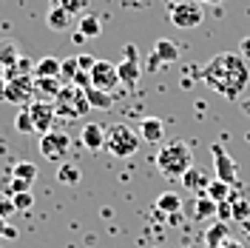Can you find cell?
Returning <instances> with one entry per match:
<instances>
[{
  "label": "cell",
  "mask_w": 250,
  "mask_h": 248,
  "mask_svg": "<svg viewBox=\"0 0 250 248\" xmlns=\"http://www.w3.org/2000/svg\"><path fill=\"white\" fill-rule=\"evenodd\" d=\"M68 149H71V137H68L65 131L51 128V131H46V134H40V154L46 157V160L60 163V160H65Z\"/></svg>",
  "instance_id": "obj_6"
},
{
  "label": "cell",
  "mask_w": 250,
  "mask_h": 248,
  "mask_svg": "<svg viewBox=\"0 0 250 248\" xmlns=\"http://www.w3.org/2000/svg\"><path fill=\"white\" fill-rule=\"evenodd\" d=\"M31 188V180H23V177H12L9 180V197H15V194H23V191H29Z\"/></svg>",
  "instance_id": "obj_32"
},
{
  "label": "cell",
  "mask_w": 250,
  "mask_h": 248,
  "mask_svg": "<svg viewBox=\"0 0 250 248\" xmlns=\"http://www.w3.org/2000/svg\"><path fill=\"white\" fill-rule=\"evenodd\" d=\"M12 69H15L17 74H34V63H31L29 57H23V54H20V60H17Z\"/></svg>",
  "instance_id": "obj_35"
},
{
  "label": "cell",
  "mask_w": 250,
  "mask_h": 248,
  "mask_svg": "<svg viewBox=\"0 0 250 248\" xmlns=\"http://www.w3.org/2000/svg\"><path fill=\"white\" fill-rule=\"evenodd\" d=\"M37 97L34 92V74H17L15 69L6 72V103L15 106H29Z\"/></svg>",
  "instance_id": "obj_5"
},
{
  "label": "cell",
  "mask_w": 250,
  "mask_h": 248,
  "mask_svg": "<svg viewBox=\"0 0 250 248\" xmlns=\"http://www.w3.org/2000/svg\"><path fill=\"white\" fill-rule=\"evenodd\" d=\"M54 6H62L68 15H85L88 0H54Z\"/></svg>",
  "instance_id": "obj_30"
},
{
  "label": "cell",
  "mask_w": 250,
  "mask_h": 248,
  "mask_svg": "<svg viewBox=\"0 0 250 248\" xmlns=\"http://www.w3.org/2000/svg\"><path fill=\"white\" fill-rule=\"evenodd\" d=\"M80 140H83V146H85L88 151H100V149H105V125L85 123L83 125V131H80Z\"/></svg>",
  "instance_id": "obj_12"
},
{
  "label": "cell",
  "mask_w": 250,
  "mask_h": 248,
  "mask_svg": "<svg viewBox=\"0 0 250 248\" xmlns=\"http://www.w3.org/2000/svg\"><path fill=\"white\" fill-rule=\"evenodd\" d=\"M230 208H233V220H242V223H245V220H250V202L242 200L236 191L230 194Z\"/></svg>",
  "instance_id": "obj_29"
},
{
  "label": "cell",
  "mask_w": 250,
  "mask_h": 248,
  "mask_svg": "<svg viewBox=\"0 0 250 248\" xmlns=\"http://www.w3.org/2000/svg\"><path fill=\"white\" fill-rule=\"evenodd\" d=\"M6 228H9V220L0 217V237H6Z\"/></svg>",
  "instance_id": "obj_44"
},
{
  "label": "cell",
  "mask_w": 250,
  "mask_h": 248,
  "mask_svg": "<svg viewBox=\"0 0 250 248\" xmlns=\"http://www.w3.org/2000/svg\"><path fill=\"white\" fill-rule=\"evenodd\" d=\"M123 54H125V60H140V51H137V46H134V43H125Z\"/></svg>",
  "instance_id": "obj_38"
},
{
  "label": "cell",
  "mask_w": 250,
  "mask_h": 248,
  "mask_svg": "<svg viewBox=\"0 0 250 248\" xmlns=\"http://www.w3.org/2000/svg\"><path fill=\"white\" fill-rule=\"evenodd\" d=\"M190 166H193V151H190V146H188L185 140L165 143L159 149V154H156V169H159V174L165 180H173V177L179 180Z\"/></svg>",
  "instance_id": "obj_2"
},
{
  "label": "cell",
  "mask_w": 250,
  "mask_h": 248,
  "mask_svg": "<svg viewBox=\"0 0 250 248\" xmlns=\"http://www.w3.org/2000/svg\"><path fill=\"white\" fill-rule=\"evenodd\" d=\"M242 228H245V231H248V237H250V220H245V223H242Z\"/></svg>",
  "instance_id": "obj_47"
},
{
  "label": "cell",
  "mask_w": 250,
  "mask_h": 248,
  "mask_svg": "<svg viewBox=\"0 0 250 248\" xmlns=\"http://www.w3.org/2000/svg\"><path fill=\"white\" fill-rule=\"evenodd\" d=\"M20 60V51L12 40H6V43H0V69H12L15 63Z\"/></svg>",
  "instance_id": "obj_26"
},
{
  "label": "cell",
  "mask_w": 250,
  "mask_h": 248,
  "mask_svg": "<svg viewBox=\"0 0 250 248\" xmlns=\"http://www.w3.org/2000/svg\"><path fill=\"white\" fill-rule=\"evenodd\" d=\"M228 231H230V228H228V223H222V220L213 223V225L208 228V234H205V246H208V248H219L225 240H228Z\"/></svg>",
  "instance_id": "obj_21"
},
{
  "label": "cell",
  "mask_w": 250,
  "mask_h": 248,
  "mask_svg": "<svg viewBox=\"0 0 250 248\" xmlns=\"http://www.w3.org/2000/svg\"><path fill=\"white\" fill-rule=\"evenodd\" d=\"M179 57V49L173 46L171 40H165V37H159L154 43V51L148 54V72H159L165 63H173Z\"/></svg>",
  "instance_id": "obj_11"
},
{
  "label": "cell",
  "mask_w": 250,
  "mask_h": 248,
  "mask_svg": "<svg viewBox=\"0 0 250 248\" xmlns=\"http://www.w3.org/2000/svg\"><path fill=\"white\" fill-rule=\"evenodd\" d=\"M205 194L210 197L213 202H225V200H230V194H233V186L230 183H222V180H210V186L205 188Z\"/></svg>",
  "instance_id": "obj_22"
},
{
  "label": "cell",
  "mask_w": 250,
  "mask_h": 248,
  "mask_svg": "<svg viewBox=\"0 0 250 248\" xmlns=\"http://www.w3.org/2000/svg\"><path fill=\"white\" fill-rule=\"evenodd\" d=\"M17 237V228L15 225H9V228H6V240H15Z\"/></svg>",
  "instance_id": "obj_43"
},
{
  "label": "cell",
  "mask_w": 250,
  "mask_h": 248,
  "mask_svg": "<svg viewBox=\"0 0 250 248\" xmlns=\"http://www.w3.org/2000/svg\"><path fill=\"white\" fill-rule=\"evenodd\" d=\"M239 54L248 60L250 57V37H242V43H239Z\"/></svg>",
  "instance_id": "obj_39"
},
{
  "label": "cell",
  "mask_w": 250,
  "mask_h": 248,
  "mask_svg": "<svg viewBox=\"0 0 250 248\" xmlns=\"http://www.w3.org/2000/svg\"><path fill=\"white\" fill-rule=\"evenodd\" d=\"M12 177H23V180H31V183H34V177H37V166H34V163H15Z\"/></svg>",
  "instance_id": "obj_31"
},
{
  "label": "cell",
  "mask_w": 250,
  "mask_h": 248,
  "mask_svg": "<svg viewBox=\"0 0 250 248\" xmlns=\"http://www.w3.org/2000/svg\"><path fill=\"white\" fill-rule=\"evenodd\" d=\"M85 97H88V106H91V109H111V106H114V97H111L108 92L94 89V86L85 89Z\"/></svg>",
  "instance_id": "obj_25"
},
{
  "label": "cell",
  "mask_w": 250,
  "mask_h": 248,
  "mask_svg": "<svg viewBox=\"0 0 250 248\" xmlns=\"http://www.w3.org/2000/svg\"><path fill=\"white\" fill-rule=\"evenodd\" d=\"M77 72H80L77 57H65V60H60V80L65 83V86H68V83H74Z\"/></svg>",
  "instance_id": "obj_28"
},
{
  "label": "cell",
  "mask_w": 250,
  "mask_h": 248,
  "mask_svg": "<svg viewBox=\"0 0 250 248\" xmlns=\"http://www.w3.org/2000/svg\"><path fill=\"white\" fill-rule=\"evenodd\" d=\"M0 103H6V74L0 72Z\"/></svg>",
  "instance_id": "obj_40"
},
{
  "label": "cell",
  "mask_w": 250,
  "mask_h": 248,
  "mask_svg": "<svg viewBox=\"0 0 250 248\" xmlns=\"http://www.w3.org/2000/svg\"><path fill=\"white\" fill-rule=\"evenodd\" d=\"M29 114H31V120H34L37 137L54 128V120H57V109H54V103H48V100H31L29 103Z\"/></svg>",
  "instance_id": "obj_9"
},
{
  "label": "cell",
  "mask_w": 250,
  "mask_h": 248,
  "mask_svg": "<svg viewBox=\"0 0 250 248\" xmlns=\"http://www.w3.org/2000/svg\"><path fill=\"white\" fill-rule=\"evenodd\" d=\"M77 31L85 34V40H88V37H100V34H103V20H100L97 15H80Z\"/></svg>",
  "instance_id": "obj_20"
},
{
  "label": "cell",
  "mask_w": 250,
  "mask_h": 248,
  "mask_svg": "<svg viewBox=\"0 0 250 248\" xmlns=\"http://www.w3.org/2000/svg\"><path fill=\"white\" fill-rule=\"evenodd\" d=\"M216 217L222 220V223H228V220L233 217V208H230V200L219 202V208H216Z\"/></svg>",
  "instance_id": "obj_36"
},
{
  "label": "cell",
  "mask_w": 250,
  "mask_h": 248,
  "mask_svg": "<svg viewBox=\"0 0 250 248\" xmlns=\"http://www.w3.org/2000/svg\"><path fill=\"white\" fill-rule=\"evenodd\" d=\"M140 137L145 140V143H162V137H165V123L159 120V117H145L140 125Z\"/></svg>",
  "instance_id": "obj_13"
},
{
  "label": "cell",
  "mask_w": 250,
  "mask_h": 248,
  "mask_svg": "<svg viewBox=\"0 0 250 248\" xmlns=\"http://www.w3.org/2000/svg\"><path fill=\"white\" fill-rule=\"evenodd\" d=\"M219 248H242V246H239V243H233V240L228 237V240H225V243H222V246H219Z\"/></svg>",
  "instance_id": "obj_42"
},
{
  "label": "cell",
  "mask_w": 250,
  "mask_h": 248,
  "mask_svg": "<svg viewBox=\"0 0 250 248\" xmlns=\"http://www.w3.org/2000/svg\"><path fill=\"white\" fill-rule=\"evenodd\" d=\"M117 72H120V83H125L128 89H137V83H140V60H123L117 63Z\"/></svg>",
  "instance_id": "obj_17"
},
{
  "label": "cell",
  "mask_w": 250,
  "mask_h": 248,
  "mask_svg": "<svg viewBox=\"0 0 250 248\" xmlns=\"http://www.w3.org/2000/svg\"><path fill=\"white\" fill-rule=\"evenodd\" d=\"M34 77H60V60L57 57H43L34 63Z\"/></svg>",
  "instance_id": "obj_24"
},
{
  "label": "cell",
  "mask_w": 250,
  "mask_h": 248,
  "mask_svg": "<svg viewBox=\"0 0 250 248\" xmlns=\"http://www.w3.org/2000/svg\"><path fill=\"white\" fill-rule=\"evenodd\" d=\"M179 183H182V186H185L188 191H205V188L210 186V177H208V174H205V171L199 169V166H196V169L190 166V169H188L185 174L179 177Z\"/></svg>",
  "instance_id": "obj_14"
},
{
  "label": "cell",
  "mask_w": 250,
  "mask_h": 248,
  "mask_svg": "<svg viewBox=\"0 0 250 248\" xmlns=\"http://www.w3.org/2000/svg\"><path fill=\"white\" fill-rule=\"evenodd\" d=\"M210 157H213V169H216L219 180H222V183H230V186H236V163H233V157L228 154L219 143H213V146H210Z\"/></svg>",
  "instance_id": "obj_10"
},
{
  "label": "cell",
  "mask_w": 250,
  "mask_h": 248,
  "mask_svg": "<svg viewBox=\"0 0 250 248\" xmlns=\"http://www.w3.org/2000/svg\"><path fill=\"white\" fill-rule=\"evenodd\" d=\"M15 211H17V205H15V200H12V197H0V217L9 220Z\"/></svg>",
  "instance_id": "obj_33"
},
{
  "label": "cell",
  "mask_w": 250,
  "mask_h": 248,
  "mask_svg": "<svg viewBox=\"0 0 250 248\" xmlns=\"http://www.w3.org/2000/svg\"><path fill=\"white\" fill-rule=\"evenodd\" d=\"M62 83L60 77H34V92L43 94V97H57L62 92Z\"/></svg>",
  "instance_id": "obj_19"
},
{
  "label": "cell",
  "mask_w": 250,
  "mask_h": 248,
  "mask_svg": "<svg viewBox=\"0 0 250 248\" xmlns=\"http://www.w3.org/2000/svg\"><path fill=\"white\" fill-rule=\"evenodd\" d=\"M196 3H210V6H219L222 0H196Z\"/></svg>",
  "instance_id": "obj_46"
},
{
  "label": "cell",
  "mask_w": 250,
  "mask_h": 248,
  "mask_svg": "<svg viewBox=\"0 0 250 248\" xmlns=\"http://www.w3.org/2000/svg\"><path fill=\"white\" fill-rule=\"evenodd\" d=\"M88 77H91L94 89L108 92V94L120 86V72H117V63H108V60H97V63H94V69L88 72Z\"/></svg>",
  "instance_id": "obj_8"
},
{
  "label": "cell",
  "mask_w": 250,
  "mask_h": 248,
  "mask_svg": "<svg viewBox=\"0 0 250 248\" xmlns=\"http://www.w3.org/2000/svg\"><path fill=\"white\" fill-rule=\"evenodd\" d=\"M199 77L213 89L216 94L228 97V100H239V94L248 89L250 80V69L242 54H233V51H222L213 60L199 72Z\"/></svg>",
  "instance_id": "obj_1"
},
{
  "label": "cell",
  "mask_w": 250,
  "mask_h": 248,
  "mask_svg": "<svg viewBox=\"0 0 250 248\" xmlns=\"http://www.w3.org/2000/svg\"><path fill=\"white\" fill-rule=\"evenodd\" d=\"M71 40H74V43H85V34H83V31H74V34H71Z\"/></svg>",
  "instance_id": "obj_41"
},
{
  "label": "cell",
  "mask_w": 250,
  "mask_h": 248,
  "mask_svg": "<svg viewBox=\"0 0 250 248\" xmlns=\"http://www.w3.org/2000/svg\"><path fill=\"white\" fill-rule=\"evenodd\" d=\"M168 17L176 29H196L202 23V9L196 0H182V3H173L168 9Z\"/></svg>",
  "instance_id": "obj_7"
},
{
  "label": "cell",
  "mask_w": 250,
  "mask_h": 248,
  "mask_svg": "<svg viewBox=\"0 0 250 248\" xmlns=\"http://www.w3.org/2000/svg\"><path fill=\"white\" fill-rule=\"evenodd\" d=\"M71 17H74V15H68L62 6H51V9L46 12V26L51 31H68V26L74 23Z\"/></svg>",
  "instance_id": "obj_16"
},
{
  "label": "cell",
  "mask_w": 250,
  "mask_h": 248,
  "mask_svg": "<svg viewBox=\"0 0 250 248\" xmlns=\"http://www.w3.org/2000/svg\"><path fill=\"white\" fill-rule=\"evenodd\" d=\"M140 143H142V137L128 123L105 125V149H108L117 160H128V157H134L137 151H140Z\"/></svg>",
  "instance_id": "obj_3"
},
{
  "label": "cell",
  "mask_w": 250,
  "mask_h": 248,
  "mask_svg": "<svg viewBox=\"0 0 250 248\" xmlns=\"http://www.w3.org/2000/svg\"><path fill=\"white\" fill-rule=\"evenodd\" d=\"M77 63H80V72H91L94 63H97V57H91V54H80Z\"/></svg>",
  "instance_id": "obj_37"
},
{
  "label": "cell",
  "mask_w": 250,
  "mask_h": 248,
  "mask_svg": "<svg viewBox=\"0 0 250 248\" xmlns=\"http://www.w3.org/2000/svg\"><path fill=\"white\" fill-rule=\"evenodd\" d=\"M54 109H57V117L74 123V120H83L88 114V97H85V89H80L74 83L62 86V92L54 97Z\"/></svg>",
  "instance_id": "obj_4"
},
{
  "label": "cell",
  "mask_w": 250,
  "mask_h": 248,
  "mask_svg": "<svg viewBox=\"0 0 250 248\" xmlns=\"http://www.w3.org/2000/svg\"><path fill=\"white\" fill-rule=\"evenodd\" d=\"M12 200H15V205H17V211H29L31 208V191H23V194H15V197H12Z\"/></svg>",
  "instance_id": "obj_34"
},
{
  "label": "cell",
  "mask_w": 250,
  "mask_h": 248,
  "mask_svg": "<svg viewBox=\"0 0 250 248\" xmlns=\"http://www.w3.org/2000/svg\"><path fill=\"white\" fill-rule=\"evenodd\" d=\"M15 125H17V131L20 134H37V128H34V120H31V114H29V106H23V109L17 111V117H15Z\"/></svg>",
  "instance_id": "obj_27"
},
{
  "label": "cell",
  "mask_w": 250,
  "mask_h": 248,
  "mask_svg": "<svg viewBox=\"0 0 250 248\" xmlns=\"http://www.w3.org/2000/svg\"><path fill=\"white\" fill-rule=\"evenodd\" d=\"M188 205H190V217L199 220V223H202V220L216 217V208H219V202H213L208 194H205V197H196V200L188 202Z\"/></svg>",
  "instance_id": "obj_15"
},
{
  "label": "cell",
  "mask_w": 250,
  "mask_h": 248,
  "mask_svg": "<svg viewBox=\"0 0 250 248\" xmlns=\"http://www.w3.org/2000/svg\"><path fill=\"white\" fill-rule=\"evenodd\" d=\"M242 109H245V114L250 117V97H248V100H242Z\"/></svg>",
  "instance_id": "obj_45"
},
{
  "label": "cell",
  "mask_w": 250,
  "mask_h": 248,
  "mask_svg": "<svg viewBox=\"0 0 250 248\" xmlns=\"http://www.w3.org/2000/svg\"><path fill=\"white\" fill-rule=\"evenodd\" d=\"M80 177H83L80 166H74V163H60V169H57V183H62V186H77Z\"/></svg>",
  "instance_id": "obj_23"
},
{
  "label": "cell",
  "mask_w": 250,
  "mask_h": 248,
  "mask_svg": "<svg viewBox=\"0 0 250 248\" xmlns=\"http://www.w3.org/2000/svg\"><path fill=\"white\" fill-rule=\"evenodd\" d=\"M182 205H185V202H182V197H179L176 191H162V194L156 197V211H162V214H179Z\"/></svg>",
  "instance_id": "obj_18"
}]
</instances>
